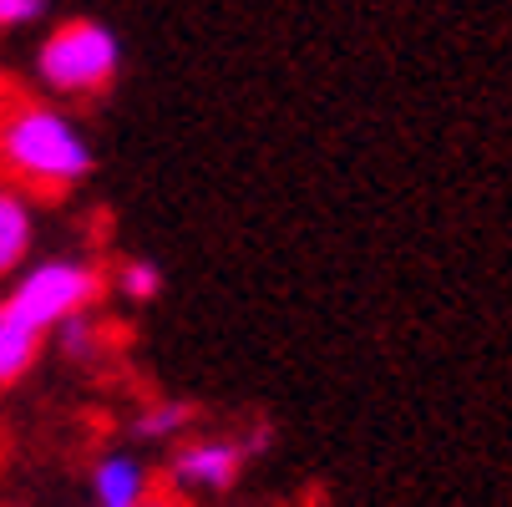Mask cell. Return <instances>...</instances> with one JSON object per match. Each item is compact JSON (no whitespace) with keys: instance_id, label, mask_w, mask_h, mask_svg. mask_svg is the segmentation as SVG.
I'll return each instance as SVG.
<instances>
[{"instance_id":"ba28073f","label":"cell","mask_w":512,"mask_h":507,"mask_svg":"<svg viewBox=\"0 0 512 507\" xmlns=\"http://www.w3.org/2000/svg\"><path fill=\"white\" fill-rule=\"evenodd\" d=\"M193 421L188 401H153L132 416V442H178Z\"/></svg>"},{"instance_id":"52a82bcc","label":"cell","mask_w":512,"mask_h":507,"mask_svg":"<svg viewBox=\"0 0 512 507\" xmlns=\"http://www.w3.org/2000/svg\"><path fill=\"white\" fill-rule=\"evenodd\" d=\"M36 244V219H31V203L0 188V279L16 274L31 259Z\"/></svg>"},{"instance_id":"7a4b0ae2","label":"cell","mask_w":512,"mask_h":507,"mask_svg":"<svg viewBox=\"0 0 512 507\" xmlns=\"http://www.w3.org/2000/svg\"><path fill=\"white\" fill-rule=\"evenodd\" d=\"M122 71V41L102 21H66L36 51V77L56 97H92L107 92Z\"/></svg>"},{"instance_id":"6da1fadb","label":"cell","mask_w":512,"mask_h":507,"mask_svg":"<svg viewBox=\"0 0 512 507\" xmlns=\"http://www.w3.org/2000/svg\"><path fill=\"white\" fill-rule=\"evenodd\" d=\"M0 158H6V168L16 178L41 183V188H71L97 168L87 132L71 117H61L56 107L11 112L6 127H0Z\"/></svg>"},{"instance_id":"3957f363","label":"cell","mask_w":512,"mask_h":507,"mask_svg":"<svg viewBox=\"0 0 512 507\" xmlns=\"http://www.w3.org/2000/svg\"><path fill=\"white\" fill-rule=\"evenodd\" d=\"M97 295H102V279H97L92 264H82V259H41V264L16 269V284H11L6 300L51 335L71 310H92Z\"/></svg>"},{"instance_id":"277c9868","label":"cell","mask_w":512,"mask_h":507,"mask_svg":"<svg viewBox=\"0 0 512 507\" xmlns=\"http://www.w3.org/2000/svg\"><path fill=\"white\" fill-rule=\"evenodd\" d=\"M244 467H249L244 442L208 437V442L178 447V457L168 462V477H173V492H183V497H224L239 487Z\"/></svg>"},{"instance_id":"5b68a950","label":"cell","mask_w":512,"mask_h":507,"mask_svg":"<svg viewBox=\"0 0 512 507\" xmlns=\"http://www.w3.org/2000/svg\"><path fill=\"white\" fill-rule=\"evenodd\" d=\"M46 340H51V335H46L31 315H21L6 295H0V391L31 376V366L41 360V345H46Z\"/></svg>"},{"instance_id":"8992f818","label":"cell","mask_w":512,"mask_h":507,"mask_svg":"<svg viewBox=\"0 0 512 507\" xmlns=\"http://www.w3.org/2000/svg\"><path fill=\"white\" fill-rule=\"evenodd\" d=\"M92 502L102 507H137L148 502V467L127 452H112L92 467Z\"/></svg>"},{"instance_id":"30bf717a","label":"cell","mask_w":512,"mask_h":507,"mask_svg":"<svg viewBox=\"0 0 512 507\" xmlns=\"http://www.w3.org/2000/svg\"><path fill=\"white\" fill-rule=\"evenodd\" d=\"M117 289H122L132 305H148V300L163 295V269L153 259H127L122 274H117Z\"/></svg>"},{"instance_id":"9c48e42d","label":"cell","mask_w":512,"mask_h":507,"mask_svg":"<svg viewBox=\"0 0 512 507\" xmlns=\"http://www.w3.org/2000/svg\"><path fill=\"white\" fill-rule=\"evenodd\" d=\"M51 335H56V345H61L66 360H97L102 355V330H97V320L87 310H71Z\"/></svg>"},{"instance_id":"8fae6325","label":"cell","mask_w":512,"mask_h":507,"mask_svg":"<svg viewBox=\"0 0 512 507\" xmlns=\"http://www.w3.org/2000/svg\"><path fill=\"white\" fill-rule=\"evenodd\" d=\"M51 0H0V31H21V26H36L46 16Z\"/></svg>"}]
</instances>
